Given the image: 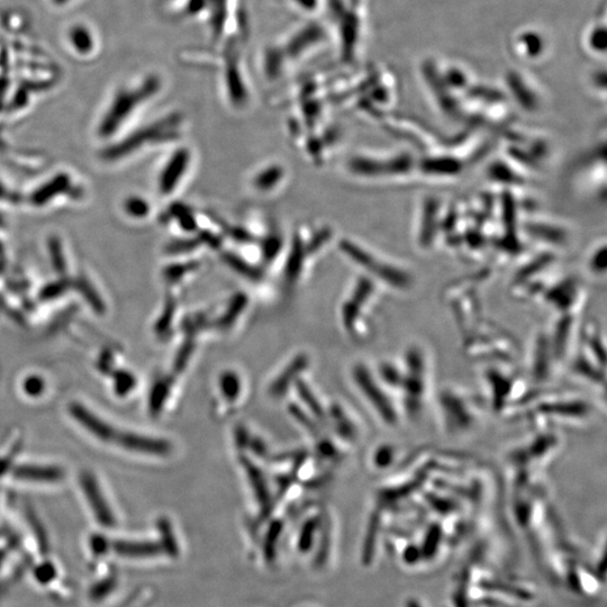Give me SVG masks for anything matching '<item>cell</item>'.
<instances>
[{
	"label": "cell",
	"mask_w": 607,
	"mask_h": 607,
	"mask_svg": "<svg viewBox=\"0 0 607 607\" xmlns=\"http://www.w3.org/2000/svg\"><path fill=\"white\" fill-rule=\"evenodd\" d=\"M117 551L129 556H153L159 554L162 547L151 542H120L116 545Z\"/></svg>",
	"instance_id": "e0dca14e"
},
{
	"label": "cell",
	"mask_w": 607,
	"mask_h": 607,
	"mask_svg": "<svg viewBox=\"0 0 607 607\" xmlns=\"http://www.w3.org/2000/svg\"><path fill=\"white\" fill-rule=\"evenodd\" d=\"M81 486H83L84 492L87 496V500L92 506L96 514V518L99 522L104 525H113L114 524V516L110 507H108L105 497L99 488L96 479L89 474H85L81 477Z\"/></svg>",
	"instance_id": "8992f818"
},
{
	"label": "cell",
	"mask_w": 607,
	"mask_h": 607,
	"mask_svg": "<svg viewBox=\"0 0 607 607\" xmlns=\"http://www.w3.org/2000/svg\"><path fill=\"white\" fill-rule=\"evenodd\" d=\"M342 250L357 264L364 267L386 286L396 289L398 292L409 291L414 283V278L404 265L396 262L378 258L367 250H364L349 241H343Z\"/></svg>",
	"instance_id": "6da1fadb"
},
{
	"label": "cell",
	"mask_w": 607,
	"mask_h": 607,
	"mask_svg": "<svg viewBox=\"0 0 607 607\" xmlns=\"http://www.w3.org/2000/svg\"><path fill=\"white\" fill-rule=\"evenodd\" d=\"M70 413L74 416L84 428L90 433H93L99 439L111 440L114 437V430L110 425L106 424L101 419L97 418L92 412L86 409L83 405L72 404L70 406Z\"/></svg>",
	"instance_id": "9c48e42d"
},
{
	"label": "cell",
	"mask_w": 607,
	"mask_h": 607,
	"mask_svg": "<svg viewBox=\"0 0 607 607\" xmlns=\"http://www.w3.org/2000/svg\"><path fill=\"white\" fill-rule=\"evenodd\" d=\"M283 171L279 168H270L260 174L255 181L256 187L261 190H268L278 184L282 179Z\"/></svg>",
	"instance_id": "603a6c76"
},
{
	"label": "cell",
	"mask_w": 607,
	"mask_h": 607,
	"mask_svg": "<svg viewBox=\"0 0 607 607\" xmlns=\"http://www.w3.org/2000/svg\"><path fill=\"white\" fill-rule=\"evenodd\" d=\"M297 391L298 393H300L301 397L303 398V401L307 404L308 407H310V409L317 416V418L324 419V412L322 410V407L319 402H317L313 393L310 391V388H308L304 383L298 382Z\"/></svg>",
	"instance_id": "cb8c5ba5"
},
{
	"label": "cell",
	"mask_w": 607,
	"mask_h": 607,
	"mask_svg": "<svg viewBox=\"0 0 607 607\" xmlns=\"http://www.w3.org/2000/svg\"><path fill=\"white\" fill-rule=\"evenodd\" d=\"M353 174L365 177L406 178L412 175L414 160L410 153H397L387 159L355 158L350 162Z\"/></svg>",
	"instance_id": "7a4b0ae2"
},
{
	"label": "cell",
	"mask_w": 607,
	"mask_h": 607,
	"mask_svg": "<svg viewBox=\"0 0 607 607\" xmlns=\"http://www.w3.org/2000/svg\"><path fill=\"white\" fill-rule=\"evenodd\" d=\"M606 43L605 26H595L590 33V47L595 52H604Z\"/></svg>",
	"instance_id": "f1b7e54d"
},
{
	"label": "cell",
	"mask_w": 607,
	"mask_h": 607,
	"mask_svg": "<svg viewBox=\"0 0 607 607\" xmlns=\"http://www.w3.org/2000/svg\"><path fill=\"white\" fill-rule=\"evenodd\" d=\"M543 43L545 42H543L542 36L533 32H525L521 34L518 41L519 50L521 53H523L522 56L531 59L538 58V56H540L542 50L545 49V47H543Z\"/></svg>",
	"instance_id": "2e32d148"
},
{
	"label": "cell",
	"mask_w": 607,
	"mask_h": 607,
	"mask_svg": "<svg viewBox=\"0 0 607 607\" xmlns=\"http://www.w3.org/2000/svg\"><path fill=\"white\" fill-rule=\"evenodd\" d=\"M7 460H0V475L4 474L7 470Z\"/></svg>",
	"instance_id": "1f68e13d"
},
{
	"label": "cell",
	"mask_w": 607,
	"mask_h": 607,
	"mask_svg": "<svg viewBox=\"0 0 607 607\" xmlns=\"http://www.w3.org/2000/svg\"><path fill=\"white\" fill-rule=\"evenodd\" d=\"M159 528L161 531V536L163 540V548L166 549L169 555L177 556L178 554V546L174 537V533L170 528L168 521H160Z\"/></svg>",
	"instance_id": "d4e9b609"
},
{
	"label": "cell",
	"mask_w": 607,
	"mask_h": 607,
	"mask_svg": "<svg viewBox=\"0 0 607 607\" xmlns=\"http://www.w3.org/2000/svg\"><path fill=\"white\" fill-rule=\"evenodd\" d=\"M247 304V298L244 295H239L234 298L231 307L228 312L224 314L222 319L219 321L220 328H229V326L237 320L238 315L242 312L244 306Z\"/></svg>",
	"instance_id": "7402d4cb"
},
{
	"label": "cell",
	"mask_w": 607,
	"mask_h": 607,
	"mask_svg": "<svg viewBox=\"0 0 607 607\" xmlns=\"http://www.w3.org/2000/svg\"><path fill=\"white\" fill-rule=\"evenodd\" d=\"M194 351V342L193 340H188L184 343V346L180 348L178 355L175 360V371L180 374L185 370L190 356Z\"/></svg>",
	"instance_id": "83f0119b"
},
{
	"label": "cell",
	"mask_w": 607,
	"mask_h": 607,
	"mask_svg": "<svg viewBox=\"0 0 607 607\" xmlns=\"http://www.w3.org/2000/svg\"><path fill=\"white\" fill-rule=\"evenodd\" d=\"M171 386L172 380L170 378H165L159 380L152 388L150 395V411L153 415H157L162 410V407L165 405L169 396Z\"/></svg>",
	"instance_id": "ac0fdd59"
},
{
	"label": "cell",
	"mask_w": 607,
	"mask_h": 607,
	"mask_svg": "<svg viewBox=\"0 0 607 607\" xmlns=\"http://www.w3.org/2000/svg\"><path fill=\"white\" fill-rule=\"evenodd\" d=\"M17 479L29 480V482L54 483L59 482L65 476L63 471L57 467L25 465L14 470Z\"/></svg>",
	"instance_id": "7c38bea8"
},
{
	"label": "cell",
	"mask_w": 607,
	"mask_h": 607,
	"mask_svg": "<svg viewBox=\"0 0 607 607\" xmlns=\"http://www.w3.org/2000/svg\"><path fill=\"white\" fill-rule=\"evenodd\" d=\"M465 162L451 154L430 153L418 162V172L432 179L456 178L464 170Z\"/></svg>",
	"instance_id": "277c9868"
},
{
	"label": "cell",
	"mask_w": 607,
	"mask_h": 607,
	"mask_svg": "<svg viewBox=\"0 0 607 607\" xmlns=\"http://www.w3.org/2000/svg\"><path fill=\"white\" fill-rule=\"evenodd\" d=\"M510 93L525 112H538L541 110L542 99L537 88L525 80L519 72H511L506 78Z\"/></svg>",
	"instance_id": "5b68a950"
},
{
	"label": "cell",
	"mask_w": 607,
	"mask_h": 607,
	"mask_svg": "<svg viewBox=\"0 0 607 607\" xmlns=\"http://www.w3.org/2000/svg\"><path fill=\"white\" fill-rule=\"evenodd\" d=\"M416 215L415 240L421 249H429L433 244V239L437 237L440 216L441 203L438 197L427 196L423 198Z\"/></svg>",
	"instance_id": "3957f363"
},
{
	"label": "cell",
	"mask_w": 607,
	"mask_h": 607,
	"mask_svg": "<svg viewBox=\"0 0 607 607\" xmlns=\"http://www.w3.org/2000/svg\"><path fill=\"white\" fill-rule=\"evenodd\" d=\"M119 440L124 448L141 452V454L165 456L171 451L169 442L137 436V434L124 433Z\"/></svg>",
	"instance_id": "52a82bcc"
},
{
	"label": "cell",
	"mask_w": 607,
	"mask_h": 607,
	"mask_svg": "<svg viewBox=\"0 0 607 607\" xmlns=\"http://www.w3.org/2000/svg\"><path fill=\"white\" fill-rule=\"evenodd\" d=\"M355 376L362 391L368 395L369 400L376 405L378 411L382 413L387 421H393L394 414L391 412V409H389L388 402L384 397V394L379 391L376 384L373 382V380H371L367 370L359 367L355 371Z\"/></svg>",
	"instance_id": "8fae6325"
},
{
	"label": "cell",
	"mask_w": 607,
	"mask_h": 607,
	"mask_svg": "<svg viewBox=\"0 0 607 607\" xmlns=\"http://www.w3.org/2000/svg\"><path fill=\"white\" fill-rule=\"evenodd\" d=\"M283 528L284 524L282 521H275L274 523H271L268 529L264 545L265 559L268 563H273L276 559V547Z\"/></svg>",
	"instance_id": "d6986e66"
},
{
	"label": "cell",
	"mask_w": 607,
	"mask_h": 607,
	"mask_svg": "<svg viewBox=\"0 0 607 607\" xmlns=\"http://www.w3.org/2000/svg\"><path fill=\"white\" fill-rule=\"evenodd\" d=\"M292 252V256L289 258L287 266V276L291 278V280L295 279L301 271V264L303 262L301 242H296L295 248Z\"/></svg>",
	"instance_id": "4316f807"
},
{
	"label": "cell",
	"mask_w": 607,
	"mask_h": 607,
	"mask_svg": "<svg viewBox=\"0 0 607 607\" xmlns=\"http://www.w3.org/2000/svg\"><path fill=\"white\" fill-rule=\"evenodd\" d=\"M527 231L532 238L552 246H564L568 235L563 226L550 221L533 220L528 223Z\"/></svg>",
	"instance_id": "ba28073f"
},
{
	"label": "cell",
	"mask_w": 607,
	"mask_h": 607,
	"mask_svg": "<svg viewBox=\"0 0 607 607\" xmlns=\"http://www.w3.org/2000/svg\"><path fill=\"white\" fill-rule=\"evenodd\" d=\"M308 365V359L306 356H298L294 359L291 365H289L282 374L275 380L270 386V394L278 397L286 393L289 385L293 380L305 370Z\"/></svg>",
	"instance_id": "5bb4252c"
},
{
	"label": "cell",
	"mask_w": 607,
	"mask_h": 607,
	"mask_svg": "<svg viewBox=\"0 0 607 607\" xmlns=\"http://www.w3.org/2000/svg\"><path fill=\"white\" fill-rule=\"evenodd\" d=\"M419 559V551L416 550V548H409V550L405 552L404 560L407 564L413 565Z\"/></svg>",
	"instance_id": "4dcf8cb0"
},
{
	"label": "cell",
	"mask_w": 607,
	"mask_h": 607,
	"mask_svg": "<svg viewBox=\"0 0 607 607\" xmlns=\"http://www.w3.org/2000/svg\"><path fill=\"white\" fill-rule=\"evenodd\" d=\"M242 464L249 475L253 491H255L257 494V498L261 506V518L267 519L271 511H273V501H271V496L265 477L261 474L258 467L253 465L249 460L244 459Z\"/></svg>",
	"instance_id": "30bf717a"
},
{
	"label": "cell",
	"mask_w": 607,
	"mask_h": 607,
	"mask_svg": "<svg viewBox=\"0 0 607 607\" xmlns=\"http://www.w3.org/2000/svg\"><path fill=\"white\" fill-rule=\"evenodd\" d=\"M189 163V153L187 150H181L171 159L169 165L161 177V190L163 193H170L178 184L181 176L184 175Z\"/></svg>",
	"instance_id": "4fadbf2b"
},
{
	"label": "cell",
	"mask_w": 607,
	"mask_h": 607,
	"mask_svg": "<svg viewBox=\"0 0 607 607\" xmlns=\"http://www.w3.org/2000/svg\"><path fill=\"white\" fill-rule=\"evenodd\" d=\"M221 389L226 400L233 402L241 393V380L234 373H225L221 378Z\"/></svg>",
	"instance_id": "ffe728a7"
},
{
	"label": "cell",
	"mask_w": 607,
	"mask_h": 607,
	"mask_svg": "<svg viewBox=\"0 0 607 607\" xmlns=\"http://www.w3.org/2000/svg\"><path fill=\"white\" fill-rule=\"evenodd\" d=\"M137 384V380L132 374L126 373V371H120L115 375V391L119 395L129 394Z\"/></svg>",
	"instance_id": "484cf974"
},
{
	"label": "cell",
	"mask_w": 607,
	"mask_h": 607,
	"mask_svg": "<svg viewBox=\"0 0 607 607\" xmlns=\"http://www.w3.org/2000/svg\"><path fill=\"white\" fill-rule=\"evenodd\" d=\"M606 240L596 242L588 251L586 269L593 277L600 278L606 274Z\"/></svg>",
	"instance_id": "9a60e30c"
},
{
	"label": "cell",
	"mask_w": 607,
	"mask_h": 607,
	"mask_svg": "<svg viewBox=\"0 0 607 607\" xmlns=\"http://www.w3.org/2000/svg\"><path fill=\"white\" fill-rule=\"evenodd\" d=\"M24 389L31 396H39L44 391V382L40 377H30L25 380Z\"/></svg>",
	"instance_id": "f546056e"
},
{
	"label": "cell",
	"mask_w": 607,
	"mask_h": 607,
	"mask_svg": "<svg viewBox=\"0 0 607 607\" xmlns=\"http://www.w3.org/2000/svg\"><path fill=\"white\" fill-rule=\"evenodd\" d=\"M319 528V519L314 518L305 522L301 530L300 538H298V549H300L301 552H308L311 550L315 533Z\"/></svg>",
	"instance_id": "44dd1931"
}]
</instances>
